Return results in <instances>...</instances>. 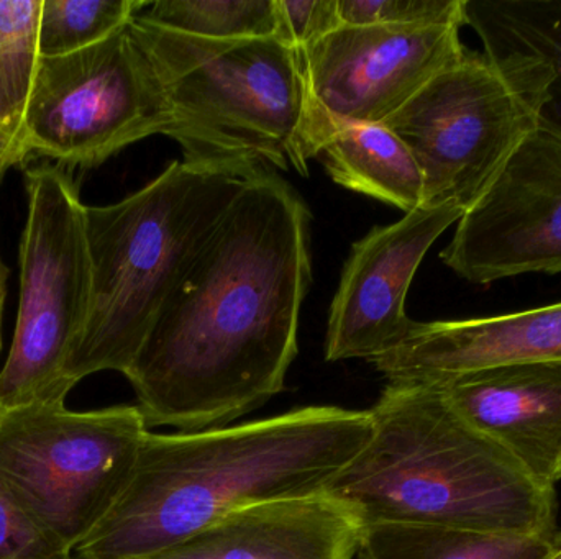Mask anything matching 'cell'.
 Masks as SVG:
<instances>
[{"label":"cell","instance_id":"cell-1","mask_svg":"<svg viewBox=\"0 0 561 559\" xmlns=\"http://www.w3.org/2000/svg\"><path fill=\"white\" fill-rule=\"evenodd\" d=\"M309 225L278 174L247 180L125 373L147 427L219 429L284 389L312 275Z\"/></svg>","mask_w":561,"mask_h":559},{"label":"cell","instance_id":"cell-2","mask_svg":"<svg viewBox=\"0 0 561 559\" xmlns=\"http://www.w3.org/2000/svg\"><path fill=\"white\" fill-rule=\"evenodd\" d=\"M369 410L313 406L145 435L127 488L71 559H147L232 512L319 494L371 439Z\"/></svg>","mask_w":561,"mask_h":559},{"label":"cell","instance_id":"cell-3","mask_svg":"<svg viewBox=\"0 0 561 559\" xmlns=\"http://www.w3.org/2000/svg\"><path fill=\"white\" fill-rule=\"evenodd\" d=\"M369 416L371 439L323 489L363 525L559 534L556 489L534 481L473 429L440 387L388 381Z\"/></svg>","mask_w":561,"mask_h":559},{"label":"cell","instance_id":"cell-4","mask_svg":"<svg viewBox=\"0 0 561 559\" xmlns=\"http://www.w3.org/2000/svg\"><path fill=\"white\" fill-rule=\"evenodd\" d=\"M153 65L170 124L163 135L194 167L255 174L270 166L309 174L319 156L304 55L279 36L206 39L128 23Z\"/></svg>","mask_w":561,"mask_h":559},{"label":"cell","instance_id":"cell-5","mask_svg":"<svg viewBox=\"0 0 561 559\" xmlns=\"http://www.w3.org/2000/svg\"><path fill=\"white\" fill-rule=\"evenodd\" d=\"M252 176L174 161L121 202L85 206L91 308L68 364L72 386L101 371L125 376L171 292Z\"/></svg>","mask_w":561,"mask_h":559},{"label":"cell","instance_id":"cell-6","mask_svg":"<svg viewBox=\"0 0 561 559\" xmlns=\"http://www.w3.org/2000/svg\"><path fill=\"white\" fill-rule=\"evenodd\" d=\"M137 406L78 412L66 403L0 417V496L71 551L127 488L145 435Z\"/></svg>","mask_w":561,"mask_h":559},{"label":"cell","instance_id":"cell-7","mask_svg":"<svg viewBox=\"0 0 561 559\" xmlns=\"http://www.w3.org/2000/svg\"><path fill=\"white\" fill-rule=\"evenodd\" d=\"M26 222L20 240L15 334L0 370V417L65 403L68 364L91 308L85 206L71 171L45 161L26 167Z\"/></svg>","mask_w":561,"mask_h":559},{"label":"cell","instance_id":"cell-8","mask_svg":"<svg viewBox=\"0 0 561 559\" xmlns=\"http://www.w3.org/2000/svg\"><path fill=\"white\" fill-rule=\"evenodd\" d=\"M170 108L128 25L98 45L39 58L26 114V158L92 170L130 144L163 135Z\"/></svg>","mask_w":561,"mask_h":559},{"label":"cell","instance_id":"cell-9","mask_svg":"<svg viewBox=\"0 0 561 559\" xmlns=\"http://www.w3.org/2000/svg\"><path fill=\"white\" fill-rule=\"evenodd\" d=\"M382 125L414 154L424 207L467 212L536 130L537 117L486 55L467 49Z\"/></svg>","mask_w":561,"mask_h":559},{"label":"cell","instance_id":"cell-10","mask_svg":"<svg viewBox=\"0 0 561 559\" xmlns=\"http://www.w3.org/2000/svg\"><path fill=\"white\" fill-rule=\"evenodd\" d=\"M461 26L342 25L304 51L317 153L339 128L388 120L457 65Z\"/></svg>","mask_w":561,"mask_h":559},{"label":"cell","instance_id":"cell-11","mask_svg":"<svg viewBox=\"0 0 561 559\" xmlns=\"http://www.w3.org/2000/svg\"><path fill=\"white\" fill-rule=\"evenodd\" d=\"M457 223L440 258L473 284L561 272V137L537 127Z\"/></svg>","mask_w":561,"mask_h":559},{"label":"cell","instance_id":"cell-12","mask_svg":"<svg viewBox=\"0 0 561 559\" xmlns=\"http://www.w3.org/2000/svg\"><path fill=\"white\" fill-rule=\"evenodd\" d=\"M463 213L455 206L421 207L391 225L375 226L352 246L330 305L327 361H371L404 340L414 324L405 298L415 272Z\"/></svg>","mask_w":561,"mask_h":559},{"label":"cell","instance_id":"cell-13","mask_svg":"<svg viewBox=\"0 0 561 559\" xmlns=\"http://www.w3.org/2000/svg\"><path fill=\"white\" fill-rule=\"evenodd\" d=\"M455 410L534 481H561V363L491 368L435 384Z\"/></svg>","mask_w":561,"mask_h":559},{"label":"cell","instance_id":"cell-14","mask_svg":"<svg viewBox=\"0 0 561 559\" xmlns=\"http://www.w3.org/2000/svg\"><path fill=\"white\" fill-rule=\"evenodd\" d=\"M388 381L438 384L516 364L561 363V302L455 322H415L404 340L369 361Z\"/></svg>","mask_w":561,"mask_h":559},{"label":"cell","instance_id":"cell-15","mask_svg":"<svg viewBox=\"0 0 561 559\" xmlns=\"http://www.w3.org/2000/svg\"><path fill=\"white\" fill-rule=\"evenodd\" d=\"M363 524L325 492L240 509L147 559H353Z\"/></svg>","mask_w":561,"mask_h":559},{"label":"cell","instance_id":"cell-16","mask_svg":"<svg viewBox=\"0 0 561 559\" xmlns=\"http://www.w3.org/2000/svg\"><path fill=\"white\" fill-rule=\"evenodd\" d=\"M465 25L536 112L537 127L561 137V0H465Z\"/></svg>","mask_w":561,"mask_h":559},{"label":"cell","instance_id":"cell-17","mask_svg":"<svg viewBox=\"0 0 561 559\" xmlns=\"http://www.w3.org/2000/svg\"><path fill=\"white\" fill-rule=\"evenodd\" d=\"M329 176L339 186L409 213L424 207V176L404 141L382 124L350 125L323 143Z\"/></svg>","mask_w":561,"mask_h":559},{"label":"cell","instance_id":"cell-18","mask_svg":"<svg viewBox=\"0 0 561 559\" xmlns=\"http://www.w3.org/2000/svg\"><path fill=\"white\" fill-rule=\"evenodd\" d=\"M549 537L483 534L438 525L378 522L363 525L358 559H546L559 547Z\"/></svg>","mask_w":561,"mask_h":559},{"label":"cell","instance_id":"cell-19","mask_svg":"<svg viewBox=\"0 0 561 559\" xmlns=\"http://www.w3.org/2000/svg\"><path fill=\"white\" fill-rule=\"evenodd\" d=\"M42 0H0V180L26 160L25 127L38 71Z\"/></svg>","mask_w":561,"mask_h":559},{"label":"cell","instance_id":"cell-20","mask_svg":"<svg viewBox=\"0 0 561 559\" xmlns=\"http://www.w3.org/2000/svg\"><path fill=\"white\" fill-rule=\"evenodd\" d=\"M138 16L197 38H280L278 0H157Z\"/></svg>","mask_w":561,"mask_h":559},{"label":"cell","instance_id":"cell-21","mask_svg":"<svg viewBox=\"0 0 561 559\" xmlns=\"http://www.w3.org/2000/svg\"><path fill=\"white\" fill-rule=\"evenodd\" d=\"M145 0H42L39 58H59L104 42L128 25Z\"/></svg>","mask_w":561,"mask_h":559},{"label":"cell","instance_id":"cell-22","mask_svg":"<svg viewBox=\"0 0 561 559\" xmlns=\"http://www.w3.org/2000/svg\"><path fill=\"white\" fill-rule=\"evenodd\" d=\"M342 25H465V0H339Z\"/></svg>","mask_w":561,"mask_h":559},{"label":"cell","instance_id":"cell-23","mask_svg":"<svg viewBox=\"0 0 561 559\" xmlns=\"http://www.w3.org/2000/svg\"><path fill=\"white\" fill-rule=\"evenodd\" d=\"M278 12L280 38L302 53L342 26L339 0H278Z\"/></svg>","mask_w":561,"mask_h":559},{"label":"cell","instance_id":"cell-24","mask_svg":"<svg viewBox=\"0 0 561 559\" xmlns=\"http://www.w3.org/2000/svg\"><path fill=\"white\" fill-rule=\"evenodd\" d=\"M0 559H71L0 496Z\"/></svg>","mask_w":561,"mask_h":559},{"label":"cell","instance_id":"cell-25","mask_svg":"<svg viewBox=\"0 0 561 559\" xmlns=\"http://www.w3.org/2000/svg\"><path fill=\"white\" fill-rule=\"evenodd\" d=\"M7 279H9V269L0 258V348H2V317L7 298Z\"/></svg>","mask_w":561,"mask_h":559},{"label":"cell","instance_id":"cell-26","mask_svg":"<svg viewBox=\"0 0 561 559\" xmlns=\"http://www.w3.org/2000/svg\"><path fill=\"white\" fill-rule=\"evenodd\" d=\"M546 559H561V541L559 547H557L556 550H553Z\"/></svg>","mask_w":561,"mask_h":559}]
</instances>
